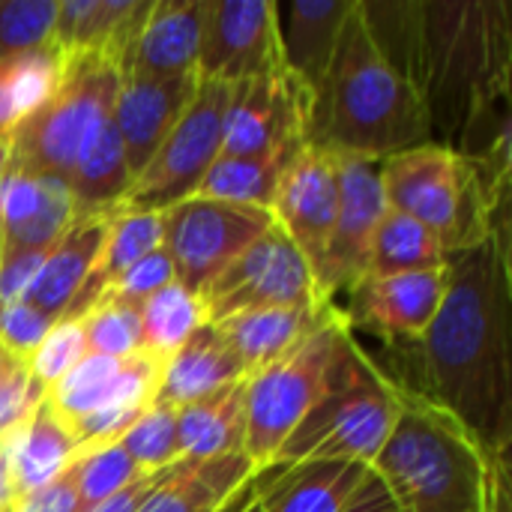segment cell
<instances>
[{
	"mask_svg": "<svg viewBox=\"0 0 512 512\" xmlns=\"http://www.w3.org/2000/svg\"><path fill=\"white\" fill-rule=\"evenodd\" d=\"M270 228V210L192 195L162 210V249L174 264L177 282L189 294H201Z\"/></svg>",
	"mask_w": 512,
	"mask_h": 512,
	"instance_id": "10",
	"label": "cell"
},
{
	"mask_svg": "<svg viewBox=\"0 0 512 512\" xmlns=\"http://www.w3.org/2000/svg\"><path fill=\"white\" fill-rule=\"evenodd\" d=\"M177 276H174V264L168 258V252L159 246L153 249L150 255H144L141 261H135L126 273H120L105 291L99 300H114V303H129V306H141L147 297H153L156 291L174 285ZM96 300V303H99Z\"/></svg>",
	"mask_w": 512,
	"mask_h": 512,
	"instance_id": "37",
	"label": "cell"
},
{
	"mask_svg": "<svg viewBox=\"0 0 512 512\" xmlns=\"http://www.w3.org/2000/svg\"><path fill=\"white\" fill-rule=\"evenodd\" d=\"M354 3L357 0H276L273 3L282 69L309 99H315L330 69L339 33Z\"/></svg>",
	"mask_w": 512,
	"mask_h": 512,
	"instance_id": "17",
	"label": "cell"
},
{
	"mask_svg": "<svg viewBox=\"0 0 512 512\" xmlns=\"http://www.w3.org/2000/svg\"><path fill=\"white\" fill-rule=\"evenodd\" d=\"M339 207V189H336V159L309 141L300 144V150L285 165L276 198H273V222L282 228V234L297 246V252L306 258L312 279H318L324 252L333 234Z\"/></svg>",
	"mask_w": 512,
	"mask_h": 512,
	"instance_id": "15",
	"label": "cell"
},
{
	"mask_svg": "<svg viewBox=\"0 0 512 512\" xmlns=\"http://www.w3.org/2000/svg\"><path fill=\"white\" fill-rule=\"evenodd\" d=\"M144 474L147 471H141L120 444L93 450L72 465V480H75V489L81 498V510L117 495L120 489L141 480Z\"/></svg>",
	"mask_w": 512,
	"mask_h": 512,
	"instance_id": "35",
	"label": "cell"
},
{
	"mask_svg": "<svg viewBox=\"0 0 512 512\" xmlns=\"http://www.w3.org/2000/svg\"><path fill=\"white\" fill-rule=\"evenodd\" d=\"M207 0H153L123 72L195 75ZM120 72V75H123Z\"/></svg>",
	"mask_w": 512,
	"mask_h": 512,
	"instance_id": "20",
	"label": "cell"
},
{
	"mask_svg": "<svg viewBox=\"0 0 512 512\" xmlns=\"http://www.w3.org/2000/svg\"><path fill=\"white\" fill-rule=\"evenodd\" d=\"M120 447L147 474H156L183 462L180 438H177V411L153 402V408L123 435Z\"/></svg>",
	"mask_w": 512,
	"mask_h": 512,
	"instance_id": "34",
	"label": "cell"
},
{
	"mask_svg": "<svg viewBox=\"0 0 512 512\" xmlns=\"http://www.w3.org/2000/svg\"><path fill=\"white\" fill-rule=\"evenodd\" d=\"M57 0H0V63L54 45Z\"/></svg>",
	"mask_w": 512,
	"mask_h": 512,
	"instance_id": "32",
	"label": "cell"
},
{
	"mask_svg": "<svg viewBox=\"0 0 512 512\" xmlns=\"http://www.w3.org/2000/svg\"><path fill=\"white\" fill-rule=\"evenodd\" d=\"M336 159V189L339 207L333 234L324 252L315 291L321 303L333 306L336 291H354L369 276L372 237L387 213L381 189V162L363 156H333Z\"/></svg>",
	"mask_w": 512,
	"mask_h": 512,
	"instance_id": "12",
	"label": "cell"
},
{
	"mask_svg": "<svg viewBox=\"0 0 512 512\" xmlns=\"http://www.w3.org/2000/svg\"><path fill=\"white\" fill-rule=\"evenodd\" d=\"M0 255H3V225H0Z\"/></svg>",
	"mask_w": 512,
	"mask_h": 512,
	"instance_id": "49",
	"label": "cell"
},
{
	"mask_svg": "<svg viewBox=\"0 0 512 512\" xmlns=\"http://www.w3.org/2000/svg\"><path fill=\"white\" fill-rule=\"evenodd\" d=\"M198 87V75H138L123 72L111 108V123L123 141L126 168L132 180L147 168L159 144L168 138L180 114L186 111L192 93Z\"/></svg>",
	"mask_w": 512,
	"mask_h": 512,
	"instance_id": "16",
	"label": "cell"
},
{
	"mask_svg": "<svg viewBox=\"0 0 512 512\" xmlns=\"http://www.w3.org/2000/svg\"><path fill=\"white\" fill-rule=\"evenodd\" d=\"M312 99L288 78V72L252 78L231 87L222 153L261 156L309 141Z\"/></svg>",
	"mask_w": 512,
	"mask_h": 512,
	"instance_id": "14",
	"label": "cell"
},
{
	"mask_svg": "<svg viewBox=\"0 0 512 512\" xmlns=\"http://www.w3.org/2000/svg\"><path fill=\"white\" fill-rule=\"evenodd\" d=\"M240 512H264V507H261V495H258V498H255V501H252L249 507H243Z\"/></svg>",
	"mask_w": 512,
	"mask_h": 512,
	"instance_id": "48",
	"label": "cell"
},
{
	"mask_svg": "<svg viewBox=\"0 0 512 512\" xmlns=\"http://www.w3.org/2000/svg\"><path fill=\"white\" fill-rule=\"evenodd\" d=\"M447 246L417 219L387 207L369 252V276H399L420 270H441Z\"/></svg>",
	"mask_w": 512,
	"mask_h": 512,
	"instance_id": "30",
	"label": "cell"
},
{
	"mask_svg": "<svg viewBox=\"0 0 512 512\" xmlns=\"http://www.w3.org/2000/svg\"><path fill=\"white\" fill-rule=\"evenodd\" d=\"M72 201L78 207V216H93V213H108L117 210L132 186V174L126 168V153L123 141L108 123L102 135L93 141V147L81 156V162L72 168L66 180Z\"/></svg>",
	"mask_w": 512,
	"mask_h": 512,
	"instance_id": "29",
	"label": "cell"
},
{
	"mask_svg": "<svg viewBox=\"0 0 512 512\" xmlns=\"http://www.w3.org/2000/svg\"><path fill=\"white\" fill-rule=\"evenodd\" d=\"M108 216L111 210L75 219V225L48 249L33 285L27 288L24 303H30L51 321H60L69 312L72 300L96 267L108 231Z\"/></svg>",
	"mask_w": 512,
	"mask_h": 512,
	"instance_id": "22",
	"label": "cell"
},
{
	"mask_svg": "<svg viewBox=\"0 0 512 512\" xmlns=\"http://www.w3.org/2000/svg\"><path fill=\"white\" fill-rule=\"evenodd\" d=\"M84 339H87V354H102V357H132L141 351V312L138 306L129 303H114V300H99L81 315Z\"/></svg>",
	"mask_w": 512,
	"mask_h": 512,
	"instance_id": "33",
	"label": "cell"
},
{
	"mask_svg": "<svg viewBox=\"0 0 512 512\" xmlns=\"http://www.w3.org/2000/svg\"><path fill=\"white\" fill-rule=\"evenodd\" d=\"M18 123H21V117H18L15 96H12V63L3 60L0 63V135L9 138Z\"/></svg>",
	"mask_w": 512,
	"mask_h": 512,
	"instance_id": "44",
	"label": "cell"
},
{
	"mask_svg": "<svg viewBox=\"0 0 512 512\" xmlns=\"http://www.w3.org/2000/svg\"><path fill=\"white\" fill-rule=\"evenodd\" d=\"M159 246H162V213L159 210H129V207L111 210L96 267L63 318H81L90 306H96L102 291L120 273H126L135 261H141L144 255H150Z\"/></svg>",
	"mask_w": 512,
	"mask_h": 512,
	"instance_id": "27",
	"label": "cell"
},
{
	"mask_svg": "<svg viewBox=\"0 0 512 512\" xmlns=\"http://www.w3.org/2000/svg\"><path fill=\"white\" fill-rule=\"evenodd\" d=\"M15 512H81V498L72 480V468L60 474L57 480H51L48 486L24 495Z\"/></svg>",
	"mask_w": 512,
	"mask_h": 512,
	"instance_id": "41",
	"label": "cell"
},
{
	"mask_svg": "<svg viewBox=\"0 0 512 512\" xmlns=\"http://www.w3.org/2000/svg\"><path fill=\"white\" fill-rule=\"evenodd\" d=\"M351 348L354 336L348 330L345 312H333L285 357L246 381L243 453L258 474L276 462L279 450L318 405Z\"/></svg>",
	"mask_w": 512,
	"mask_h": 512,
	"instance_id": "7",
	"label": "cell"
},
{
	"mask_svg": "<svg viewBox=\"0 0 512 512\" xmlns=\"http://www.w3.org/2000/svg\"><path fill=\"white\" fill-rule=\"evenodd\" d=\"M48 252H3L0 255V306L21 303Z\"/></svg>",
	"mask_w": 512,
	"mask_h": 512,
	"instance_id": "40",
	"label": "cell"
},
{
	"mask_svg": "<svg viewBox=\"0 0 512 512\" xmlns=\"http://www.w3.org/2000/svg\"><path fill=\"white\" fill-rule=\"evenodd\" d=\"M120 69L93 51L63 54L54 93L9 135V171L69 180L72 168L111 123Z\"/></svg>",
	"mask_w": 512,
	"mask_h": 512,
	"instance_id": "5",
	"label": "cell"
},
{
	"mask_svg": "<svg viewBox=\"0 0 512 512\" xmlns=\"http://www.w3.org/2000/svg\"><path fill=\"white\" fill-rule=\"evenodd\" d=\"M333 312H339L330 303L315 306H285V309H255L231 315L216 327L222 342L231 348L237 363L246 372V381L285 357L300 339H306L315 327H321Z\"/></svg>",
	"mask_w": 512,
	"mask_h": 512,
	"instance_id": "21",
	"label": "cell"
},
{
	"mask_svg": "<svg viewBox=\"0 0 512 512\" xmlns=\"http://www.w3.org/2000/svg\"><path fill=\"white\" fill-rule=\"evenodd\" d=\"M177 438H180L183 459H195V462L243 453L246 381L222 387L192 405L177 408Z\"/></svg>",
	"mask_w": 512,
	"mask_h": 512,
	"instance_id": "26",
	"label": "cell"
},
{
	"mask_svg": "<svg viewBox=\"0 0 512 512\" xmlns=\"http://www.w3.org/2000/svg\"><path fill=\"white\" fill-rule=\"evenodd\" d=\"M18 363H24V360H18V357H15V354H12V351H9V348L0 342V378H3L6 372H12Z\"/></svg>",
	"mask_w": 512,
	"mask_h": 512,
	"instance_id": "46",
	"label": "cell"
},
{
	"mask_svg": "<svg viewBox=\"0 0 512 512\" xmlns=\"http://www.w3.org/2000/svg\"><path fill=\"white\" fill-rule=\"evenodd\" d=\"M174 468V465H171ZM168 471V468H165ZM165 471H156V474H144L141 480H135V483H129L126 489H120L117 495H111V498H105V501H99V504H93V507H87V510L81 512H138V507L144 504V498L162 483V477H165Z\"/></svg>",
	"mask_w": 512,
	"mask_h": 512,
	"instance_id": "42",
	"label": "cell"
},
{
	"mask_svg": "<svg viewBox=\"0 0 512 512\" xmlns=\"http://www.w3.org/2000/svg\"><path fill=\"white\" fill-rule=\"evenodd\" d=\"M153 0H57L54 45L63 54H102L120 72Z\"/></svg>",
	"mask_w": 512,
	"mask_h": 512,
	"instance_id": "19",
	"label": "cell"
},
{
	"mask_svg": "<svg viewBox=\"0 0 512 512\" xmlns=\"http://www.w3.org/2000/svg\"><path fill=\"white\" fill-rule=\"evenodd\" d=\"M246 381L243 366L231 354V348L222 342L213 324H204L174 357H168L156 405L165 408H183L192 405L222 387Z\"/></svg>",
	"mask_w": 512,
	"mask_h": 512,
	"instance_id": "25",
	"label": "cell"
},
{
	"mask_svg": "<svg viewBox=\"0 0 512 512\" xmlns=\"http://www.w3.org/2000/svg\"><path fill=\"white\" fill-rule=\"evenodd\" d=\"M6 459L15 495L21 501L24 495L48 486L78 462V441L69 423L51 408L48 399H42L33 417L6 441Z\"/></svg>",
	"mask_w": 512,
	"mask_h": 512,
	"instance_id": "24",
	"label": "cell"
},
{
	"mask_svg": "<svg viewBox=\"0 0 512 512\" xmlns=\"http://www.w3.org/2000/svg\"><path fill=\"white\" fill-rule=\"evenodd\" d=\"M297 150H300V144L285 147V150H273V153H261V156H225V153H219V159L210 165V171L198 183L195 195L210 198V201H222V204L270 210L273 198H276L279 177Z\"/></svg>",
	"mask_w": 512,
	"mask_h": 512,
	"instance_id": "28",
	"label": "cell"
},
{
	"mask_svg": "<svg viewBox=\"0 0 512 512\" xmlns=\"http://www.w3.org/2000/svg\"><path fill=\"white\" fill-rule=\"evenodd\" d=\"M381 189L390 210L417 219L447 252L492 231V201L477 168L444 144H426L381 162Z\"/></svg>",
	"mask_w": 512,
	"mask_h": 512,
	"instance_id": "8",
	"label": "cell"
},
{
	"mask_svg": "<svg viewBox=\"0 0 512 512\" xmlns=\"http://www.w3.org/2000/svg\"><path fill=\"white\" fill-rule=\"evenodd\" d=\"M141 348L156 357H174L207 321L201 300L180 282L156 291L141 306Z\"/></svg>",
	"mask_w": 512,
	"mask_h": 512,
	"instance_id": "31",
	"label": "cell"
},
{
	"mask_svg": "<svg viewBox=\"0 0 512 512\" xmlns=\"http://www.w3.org/2000/svg\"><path fill=\"white\" fill-rule=\"evenodd\" d=\"M42 399L45 387L27 372L24 363L0 378V447H6V441L33 417Z\"/></svg>",
	"mask_w": 512,
	"mask_h": 512,
	"instance_id": "38",
	"label": "cell"
},
{
	"mask_svg": "<svg viewBox=\"0 0 512 512\" xmlns=\"http://www.w3.org/2000/svg\"><path fill=\"white\" fill-rule=\"evenodd\" d=\"M9 174V138L0 135V183Z\"/></svg>",
	"mask_w": 512,
	"mask_h": 512,
	"instance_id": "47",
	"label": "cell"
},
{
	"mask_svg": "<svg viewBox=\"0 0 512 512\" xmlns=\"http://www.w3.org/2000/svg\"><path fill=\"white\" fill-rule=\"evenodd\" d=\"M15 507H18V495H15V486H12L6 447H0V512H15Z\"/></svg>",
	"mask_w": 512,
	"mask_h": 512,
	"instance_id": "45",
	"label": "cell"
},
{
	"mask_svg": "<svg viewBox=\"0 0 512 512\" xmlns=\"http://www.w3.org/2000/svg\"><path fill=\"white\" fill-rule=\"evenodd\" d=\"M396 417L399 387L390 384L354 342L318 405L291 432L267 471L282 474L309 462H360L369 468L390 438Z\"/></svg>",
	"mask_w": 512,
	"mask_h": 512,
	"instance_id": "6",
	"label": "cell"
},
{
	"mask_svg": "<svg viewBox=\"0 0 512 512\" xmlns=\"http://www.w3.org/2000/svg\"><path fill=\"white\" fill-rule=\"evenodd\" d=\"M84 357H87V339H84L81 318H63L45 333V339L33 348V354L24 360V366L48 393Z\"/></svg>",
	"mask_w": 512,
	"mask_h": 512,
	"instance_id": "36",
	"label": "cell"
},
{
	"mask_svg": "<svg viewBox=\"0 0 512 512\" xmlns=\"http://www.w3.org/2000/svg\"><path fill=\"white\" fill-rule=\"evenodd\" d=\"M57 321L45 318L39 309H33L30 303H12V306H0V342L18 357L27 360L33 354V348L45 339V333L54 327Z\"/></svg>",
	"mask_w": 512,
	"mask_h": 512,
	"instance_id": "39",
	"label": "cell"
},
{
	"mask_svg": "<svg viewBox=\"0 0 512 512\" xmlns=\"http://www.w3.org/2000/svg\"><path fill=\"white\" fill-rule=\"evenodd\" d=\"M195 297L201 300L207 324L255 309L321 303L306 258L276 222Z\"/></svg>",
	"mask_w": 512,
	"mask_h": 512,
	"instance_id": "11",
	"label": "cell"
},
{
	"mask_svg": "<svg viewBox=\"0 0 512 512\" xmlns=\"http://www.w3.org/2000/svg\"><path fill=\"white\" fill-rule=\"evenodd\" d=\"M369 471L399 512H489L492 462L420 393L399 387V417Z\"/></svg>",
	"mask_w": 512,
	"mask_h": 512,
	"instance_id": "3",
	"label": "cell"
},
{
	"mask_svg": "<svg viewBox=\"0 0 512 512\" xmlns=\"http://www.w3.org/2000/svg\"><path fill=\"white\" fill-rule=\"evenodd\" d=\"M360 462H309L282 474L261 471L264 512H345L351 495L366 480Z\"/></svg>",
	"mask_w": 512,
	"mask_h": 512,
	"instance_id": "23",
	"label": "cell"
},
{
	"mask_svg": "<svg viewBox=\"0 0 512 512\" xmlns=\"http://www.w3.org/2000/svg\"><path fill=\"white\" fill-rule=\"evenodd\" d=\"M282 69L273 3L267 0H207L195 75L204 81L243 84Z\"/></svg>",
	"mask_w": 512,
	"mask_h": 512,
	"instance_id": "13",
	"label": "cell"
},
{
	"mask_svg": "<svg viewBox=\"0 0 512 512\" xmlns=\"http://www.w3.org/2000/svg\"><path fill=\"white\" fill-rule=\"evenodd\" d=\"M507 3L420 6V96L429 123L450 111L477 117L507 96Z\"/></svg>",
	"mask_w": 512,
	"mask_h": 512,
	"instance_id": "4",
	"label": "cell"
},
{
	"mask_svg": "<svg viewBox=\"0 0 512 512\" xmlns=\"http://www.w3.org/2000/svg\"><path fill=\"white\" fill-rule=\"evenodd\" d=\"M444 291L447 267L399 276H366L351 291V315L345 321L420 342L441 309Z\"/></svg>",
	"mask_w": 512,
	"mask_h": 512,
	"instance_id": "18",
	"label": "cell"
},
{
	"mask_svg": "<svg viewBox=\"0 0 512 512\" xmlns=\"http://www.w3.org/2000/svg\"><path fill=\"white\" fill-rule=\"evenodd\" d=\"M504 225L447 252V291L420 339L429 399L486 453L507 462L512 435L510 264Z\"/></svg>",
	"mask_w": 512,
	"mask_h": 512,
	"instance_id": "1",
	"label": "cell"
},
{
	"mask_svg": "<svg viewBox=\"0 0 512 512\" xmlns=\"http://www.w3.org/2000/svg\"><path fill=\"white\" fill-rule=\"evenodd\" d=\"M309 144L330 156H390L438 144L420 90L375 48L360 0L345 18L330 69L312 99Z\"/></svg>",
	"mask_w": 512,
	"mask_h": 512,
	"instance_id": "2",
	"label": "cell"
},
{
	"mask_svg": "<svg viewBox=\"0 0 512 512\" xmlns=\"http://www.w3.org/2000/svg\"><path fill=\"white\" fill-rule=\"evenodd\" d=\"M228 99L231 84L198 78L186 111L159 144L147 168L132 180L120 207L162 213L171 204L192 198L198 183L222 153V123Z\"/></svg>",
	"mask_w": 512,
	"mask_h": 512,
	"instance_id": "9",
	"label": "cell"
},
{
	"mask_svg": "<svg viewBox=\"0 0 512 512\" xmlns=\"http://www.w3.org/2000/svg\"><path fill=\"white\" fill-rule=\"evenodd\" d=\"M345 512H399V510H396V504L390 501V495L384 492V486L378 483V477L369 471V474H366V480L360 483V489L351 495V501H348Z\"/></svg>",
	"mask_w": 512,
	"mask_h": 512,
	"instance_id": "43",
	"label": "cell"
}]
</instances>
